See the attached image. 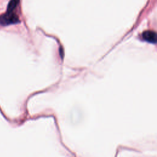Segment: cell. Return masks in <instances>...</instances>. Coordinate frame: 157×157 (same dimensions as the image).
Masks as SVG:
<instances>
[{"instance_id": "1", "label": "cell", "mask_w": 157, "mask_h": 157, "mask_svg": "<svg viewBox=\"0 0 157 157\" xmlns=\"http://www.w3.org/2000/svg\"><path fill=\"white\" fill-rule=\"evenodd\" d=\"M20 0H10L8 4L6 12L0 16V25L7 26L19 23L17 13Z\"/></svg>"}, {"instance_id": "2", "label": "cell", "mask_w": 157, "mask_h": 157, "mask_svg": "<svg viewBox=\"0 0 157 157\" xmlns=\"http://www.w3.org/2000/svg\"><path fill=\"white\" fill-rule=\"evenodd\" d=\"M142 39L147 42L153 44H156V34L153 31H145L142 33Z\"/></svg>"}]
</instances>
